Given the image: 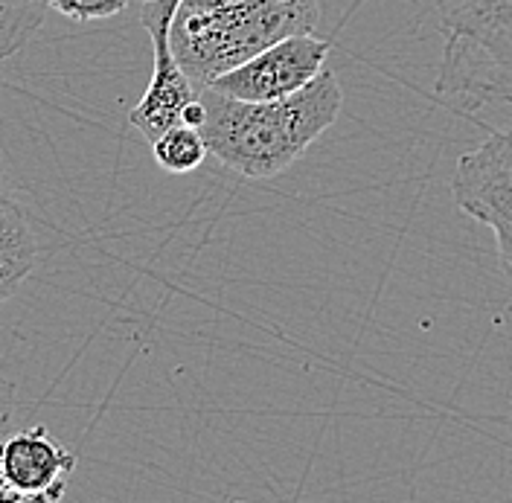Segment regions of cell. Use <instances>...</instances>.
<instances>
[{"label":"cell","instance_id":"obj_6","mask_svg":"<svg viewBox=\"0 0 512 503\" xmlns=\"http://www.w3.org/2000/svg\"><path fill=\"white\" fill-rule=\"evenodd\" d=\"M76 457L44 425L9 431L0 442V503H56L67 495Z\"/></svg>","mask_w":512,"mask_h":503},{"label":"cell","instance_id":"obj_2","mask_svg":"<svg viewBox=\"0 0 512 503\" xmlns=\"http://www.w3.org/2000/svg\"><path fill=\"white\" fill-rule=\"evenodd\" d=\"M320 0H248L219 12H175L169 47L201 91L291 35H315Z\"/></svg>","mask_w":512,"mask_h":503},{"label":"cell","instance_id":"obj_12","mask_svg":"<svg viewBox=\"0 0 512 503\" xmlns=\"http://www.w3.org/2000/svg\"><path fill=\"white\" fill-rule=\"evenodd\" d=\"M15 405H18L15 384L0 373V442L9 434V422H12V416H15Z\"/></svg>","mask_w":512,"mask_h":503},{"label":"cell","instance_id":"obj_11","mask_svg":"<svg viewBox=\"0 0 512 503\" xmlns=\"http://www.w3.org/2000/svg\"><path fill=\"white\" fill-rule=\"evenodd\" d=\"M181 0H155V3H140L137 9V18L143 24V30L149 32V38H169V27H172V18H175V9H178Z\"/></svg>","mask_w":512,"mask_h":503},{"label":"cell","instance_id":"obj_14","mask_svg":"<svg viewBox=\"0 0 512 503\" xmlns=\"http://www.w3.org/2000/svg\"><path fill=\"white\" fill-rule=\"evenodd\" d=\"M137 3H155V0H137Z\"/></svg>","mask_w":512,"mask_h":503},{"label":"cell","instance_id":"obj_4","mask_svg":"<svg viewBox=\"0 0 512 503\" xmlns=\"http://www.w3.org/2000/svg\"><path fill=\"white\" fill-rule=\"evenodd\" d=\"M451 195L457 207L495 233L498 251L512 268V128L457 160Z\"/></svg>","mask_w":512,"mask_h":503},{"label":"cell","instance_id":"obj_3","mask_svg":"<svg viewBox=\"0 0 512 503\" xmlns=\"http://www.w3.org/2000/svg\"><path fill=\"white\" fill-rule=\"evenodd\" d=\"M437 94L460 114L512 108V0H463L443 24Z\"/></svg>","mask_w":512,"mask_h":503},{"label":"cell","instance_id":"obj_7","mask_svg":"<svg viewBox=\"0 0 512 503\" xmlns=\"http://www.w3.org/2000/svg\"><path fill=\"white\" fill-rule=\"evenodd\" d=\"M152 50H155V70H152L149 88L128 114V123L146 137V143H155L163 131L181 126L184 111L198 96V88L192 85V79L175 59L169 38L152 41Z\"/></svg>","mask_w":512,"mask_h":503},{"label":"cell","instance_id":"obj_10","mask_svg":"<svg viewBox=\"0 0 512 503\" xmlns=\"http://www.w3.org/2000/svg\"><path fill=\"white\" fill-rule=\"evenodd\" d=\"M44 6L70 21L88 24V21H108L120 15L128 6V0H44Z\"/></svg>","mask_w":512,"mask_h":503},{"label":"cell","instance_id":"obj_1","mask_svg":"<svg viewBox=\"0 0 512 503\" xmlns=\"http://www.w3.org/2000/svg\"><path fill=\"white\" fill-rule=\"evenodd\" d=\"M198 99L204 105L201 134L210 155L242 178L268 181L297 163L320 134L335 126L344 91L338 76L323 67L303 91L283 99L248 102L213 88H201Z\"/></svg>","mask_w":512,"mask_h":503},{"label":"cell","instance_id":"obj_13","mask_svg":"<svg viewBox=\"0 0 512 503\" xmlns=\"http://www.w3.org/2000/svg\"><path fill=\"white\" fill-rule=\"evenodd\" d=\"M239 3H248V0H181L175 12H219Z\"/></svg>","mask_w":512,"mask_h":503},{"label":"cell","instance_id":"obj_8","mask_svg":"<svg viewBox=\"0 0 512 503\" xmlns=\"http://www.w3.org/2000/svg\"><path fill=\"white\" fill-rule=\"evenodd\" d=\"M35 259L38 239L0 160V303H6L30 277Z\"/></svg>","mask_w":512,"mask_h":503},{"label":"cell","instance_id":"obj_9","mask_svg":"<svg viewBox=\"0 0 512 503\" xmlns=\"http://www.w3.org/2000/svg\"><path fill=\"white\" fill-rule=\"evenodd\" d=\"M152 146V158L158 163L163 172L169 175H187L195 172L204 160L210 158L207 140L198 128L192 126H172L169 131H163Z\"/></svg>","mask_w":512,"mask_h":503},{"label":"cell","instance_id":"obj_5","mask_svg":"<svg viewBox=\"0 0 512 503\" xmlns=\"http://www.w3.org/2000/svg\"><path fill=\"white\" fill-rule=\"evenodd\" d=\"M326 59H329V41L318 35H291L256 53L245 64L222 73L207 88L248 102L283 99L303 91L326 67Z\"/></svg>","mask_w":512,"mask_h":503}]
</instances>
